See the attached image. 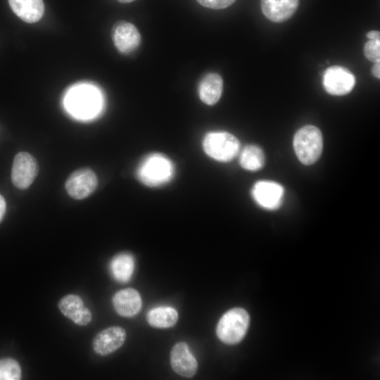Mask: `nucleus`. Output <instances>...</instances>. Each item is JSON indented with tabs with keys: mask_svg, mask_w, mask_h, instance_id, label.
<instances>
[{
	"mask_svg": "<svg viewBox=\"0 0 380 380\" xmlns=\"http://www.w3.org/2000/svg\"><path fill=\"white\" fill-rule=\"evenodd\" d=\"M136 175L143 184L149 187H158L172 180L175 175V165L165 155L152 153L141 160Z\"/></svg>",
	"mask_w": 380,
	"mask_h": 380,
	"instance_id": "obj_1",
	"label": "nucleus"
},
{
	"mask_svg": "<svg viewBox=\"0 0 380 380\" xmlns=\"http://www.w3.org/2000/svg\"><path fill=\"white\" fill-rule=\"evenodd\" d=\"M21 378L19 363L12 358L0 360V380H18Z\"/></svg>",
	"mask_w": 380,
	"mask_h": 380,
	"instance_id": "obj_21",
	"label": "nucleus"
},
{
	"mask_svg": "<svg viewBox=\"0 0 380 380\" xmlns=\"http://www.w3.org/2000/svg\"><path fill=\"white\" fill-rule=\"evenodd\" d=\"M103 101L97 89L91 86H79L70 90L65 98V107L72 115L80 119L97 115Z\"/></svg>",
	"mask_w": 380,
	"mask_h": 380,
	"instance_id": "obj_2",
	"label": "nucleus"
},
{
	"mask_svg": "<svg viewBox=\"0 0 380 380\" xmlns=\"http://www.w3.org/2000/svg\"><path fill=\"white\" fill-rule=\"evenodd\" d=\"M111 38L117 50L123 54L135 51L141 43V34L132 23L119 20L111 29Z\"/></svg>",
	"mask_w": 380,
	"mask_h": 380,
	"instance_id": "obj_9",
	"label": "nucleus"
},
{
	"mask_svg": "<svg viewBox=\"0 0 380 380\" xmlns=\"http://www.w3.org/2000/svg\"><path fill=\"white\" fill-rule=\"evenodd\" d=\"M84 307L82 299L75 294H68L63 296L58 303L61 313L71 320Z\"/></svg>",
	"mask_w": 380,
	"mask_h": 380,
	"instance_id": "obj_20",
	"label": "nucleus"
},
{
	"mask_svg": "<svg viewBox=\"0 0 380 380\" xmlns=\"http://www.w3.org/2000/svg\"><path fill=\"white\" fill-rule=\"evenodd\" d=\"M284 191L283 186L279 183L262 180L254 184L252 196L261 207L267 210H276L282 203Z\"/></svg>",
	"mask_w": 380,
	"mask_h": 380,
	"instance_id": "obj_10",
	"label": "nucleus"
},
{
	"mask_svg": "<svg viewBox=\"0 0 380 380\" xmlns=\"http://www.w3.org/2000/svg\"><path fill=\"white\" fill-rule=\"evenodd\" d=\"M146 319L148 324L153 327L168 328L177 322L178 313L172 307L160 306L149 310Z\"/></svg>",
	"mask_w": 380,
	"mask_h": 380,
	"instance_id": "obj_18",
	"label": "nucleus"
},
{
	"mask_svg": "<svg viewBox=\"0 0 380 380\" xmlns=\"http://www.w3.org/2000/svg\"><path fill=\"white\" fill-rule=\"evenodd\" d=\"M113 307L118 314L122 317H132L141 308V298L139 292L132 288L116 292L112 299Z\"/></svg>",
	"mask_w": 380,
	"mask_h": 380,
	"instance_id": "obj_14",
	"label": "nucleus"
},
{
	"mask_svg": "<svg viewBox=\"0 0 380 380\" xmlns=\"http://www.w3.org/2000/svg\"><path fill=\"white\" fill-rule=\"evenodd\" d=\"M372 74L374 77L379 79L380 77V63L379 62L374 63V65L372 69Z\"/></svg>",
	"mask_w": 380,
	"mask_h": 380,
	"instance_id": "obj_26",
	"label": "nucleus"
},
{
	"mask_svg": "<svg viewBox=\"0 0 380 380\" xmlns=\"http://www.w3.org/2000/svg\"><path fill=\"white\" fill-rule=\"evenodd\" d=\"M201 6L213 8L222 9L231 6L236 0H196Z\"/></svg>",
	"mask_w": 380,
	"mask_h": 380,
	"instance_id": "obj_23",
	"label": "nucleus"
},
{
	"mask_svg": "<svg viewBox=\"0 0 380 380\" xmlns=\"http://www.w3.org/2000/svg\"><path fill=\"white\" fill-rule=\"evenodd\" d=\"M223 91V80L215 72L205 75L198 84V95L204 103L213 106L220 99Z\"/></svg>",
	"mask_w": 380,
	"mask_h": 380,
	"instance_id": "obj_16",
	"label": "nucleus"
},
{
	"mask_svg": "<svg viewBox=\"0 0 380 380\" xmlns=\"http://www.w3.org/2000/svg\"><path fill=\"white\" fill-rule=\"evenodd\" d=\"M6 209V203L3 196L0 194V222L2 221Z\"/></svg>",
	"mask_w": 380,
	"mask_h": 380,
	"instance_id": "obj_25",
	"label": "nucleus"
},
{
	"mask_svg": "<svg viewBox=\"0 0 380 380\" xmlns=\"http://www.w3.org/2000/svg\"><path fill=\"white\" fill-rule=\"evenodd\" d=\"M13 12L27 23L38 22L44 15L43 0H8Z\"/></svg>",
	"mask_w": 380,
	"mask_h": 380,
	"instance_id": "obj_15",
	"label": "nucleus"
},
{
	"mask_svg": "<svg viewBox=\"0 0 380 380\" xmlns=\"http://www.w3.org/2000/svg\"><path fill=\"white\" fill-rule=\"evenodd\" d=\"M117 1L122 4H127V3L133 2L135 0H117Z\"/></svg>",
	"mask_w": 380,
	"mask_h": 380,
	"instance_id": "obj_28",
	"label": "nucleus"
},
{
	"mask_svg": "<svg viewBox=\"0 0 380 380\" xmlns=\"http://www.w3.org/2000/svg\"><path fill=\"white\" fill-rule=\"evenodd\" d=\"M125 339L126 331L123 328L110 327L97 334L93 340V349L98 355H107L120 348Z\"/></svg>",
	"mask_w": 380,
	"mask_h": 380,
	"instance_id": "obj_11",
	"label": "nucleus"
},
{
	"mask_svg": "<svg viewBox=\"0 0 380 380\" xmlns=\"http://www.w3.org/2000/svg\"><path fill=\"white\" fill-rule=\"evenodd\" d=\"M299 0H260L263 15L270 21L282 23L296 11Z\"/></svg>",
	"mask_w": 380,
	"mask_h": 380,
	"instance_id": "obj_13",
	"label": "nucleus"
},
{
	"mask_svg": "<svg viewBox=\"0 0 380 380\" xmlns=\"http://www.w3.org/2000/svg\"><path fill=\"white\" fill-rule=\"evenodd\" d=\"M98 185V179L89 168L79 169L73 172L65 182V189L69 196L81 200L91 194Z\"/></svg>",
	"mask_w": 380,
	"mask_h": 380,
	"instance_id": "obj_8",
	"label": "nucleus"
},
{
	"mask_svg": "<svg viewBox=\"0 0 380 380\" xmlns=\"http://www.w3.org/2000/svg\"><path fill=\"white\" fill-rule=\"evenodd\" d=\"M250 323L248 312L241 308L227 311L220 319L216 334L226 344H236L245 336Z\"/></svg>",
	"mask_w": 380,
	"mask_h": 380,
	"instance_id": "obj_4",
	"label": "nucleus"
},
{
	"mask_svg": "<svg viewBox=\"0 0 380 380\" xmlns=\"http://www.w3.org/2000/svg\"><path fill=\"white\" fill-rule=\"evenodd\" d=\"M293 148L298 160L310 165L319 158L323 148V138L319 128L305 125L299 129L293 137Z\"/></svg>",
	"mask_w": 380,
	"mask_h": 380,
	"instance_id": "obj_3",
	"label": "nucleus"
},
{
	"mask_svg": "<svg viewBox=\"0 0 380 380\" xmlns=\"http://www.w3.org/2000/svg\"><path fill=\"white\" fill-rule=\"evenodd\" d=\"M134 258L129 253H121L113 258L110 262V270L115 280L119 282L128 281L134 272Z\"/></svg>",
	"mask_w": 380,
	"mask_h": 380,
	"instance_id": "obj_17",
	"label": "nucleus"
},
{
	"mask_svg": "<svg viewBox=\"0 0 380 380\" xmlns=\"http://www.w3.org/2000/svg\"><path fill=\"white\" fill-rule=\"evenodd\" d=\"M322 83L328 94L343 96L352 91L355 85V77L348 69L334 65L325 70Z\"/></svg>",
	"mask_w": 380,
	"mask_h": 380,
	"instance_id": "obj_7",
	"label": "nucleus"
},
{
	"mask_svg": "<svg viewBox=\"0 0 380 380\" xmlns=\"http://www.w3.org/2000/svg\"><path fill=\"white\" fill-rule=\"evenodd\" d=\"M39 171L36 159L27 152H20L14 158L11 169L13 184L20 189H27Z\"/></svg>",
	"mask_w": 380,
	"mask_h": 380,
	"instance_id": "obj_6",
	"label": "nucleus"
},
{
	"mask_svg": "<svg viewBox=\"0 0 380 380\" xmlns=\"http://www.w3.org/2000/svg\"><path fill=\"white\" fill-rule=\"evenodd\" d=\"M364 54L369 61L380 62V39H369L365 44Z\"/></svg>",
	"mask_w": 380,
	"mask_h": 380,
	"instance_id": "obj_22",
	"label": "nucleus"
},
{
	"mask_svg": "<svg viewBox=\"0 0 380 380\" xmlns=\"http://www.w3.org/2000/svg\"><path fill=\"white\" fill-rule=\"evenodd\" d=\"M265 155L262 150L256 145H248L242 150L239 163L248 171H258L265 165Z\"/></svg>",
	"mask_w": 380,
	"mask_h": 380,
	"instance_id": "obj_19",
	"label": "nucleus"
},
{
	"mask_svg": "<svg viewBox=\"0 0 380 380\" xmlns=\"http://www.w3.org/2000/svg\"><path fill=\"white\" fill-rule=\"evenodd\" d=\"M202 146L210 158L220 162H229L238 155L240 142L229 132L213 131L205 135Z\"/></svg>",
	"mask_w": 380,
	"mask_h": 380,
	"instance_id": "obj_5",
	"label": "nucleus"
},
{
	"mask_svg": "<svg viewBox=\"0 0 380 380\" xmlns=\"http://www.w3.org/2000/svg\"><path fill=\"white\" fill-rule=\"evenodd\" d=\"M172 369L179 375L184 377L193 376L198 368L197 360L184 342L177 343L170 352Z\"/></svg>",
	"mask_w": 380,
	"mask_h": 380,
	"instance_id": "obj_12",
	"label": "nucleus"
},
{
	"mask_svg": "<svg viewBox=\"0 0 380 380\" xmlns=\"http://www.w3.org/2000/svg\"><path fill=\"white\" fill-rule=\"evenodd\" d=\"M92 316L90 310L84 307L72 321L79 326H86L91 320Z\"/></svg>",
	"mask_w": 380,
	"mask_h": 380,
	"instance_id": "obj_24",
	"label": "nucleus"
},
{
	"mask_svg": "<svg viewBox=\"0 0 380 380\" xmlns=\"http://www.w3.org/2000/svg\"><path fill=\"white\" fill-rule=\"evenodd\" d=\"M366 36L369 39H379L380 32L376 30H372L368 32Z\"/></svg>",
	"mask_w": 380,
	"mask_h": 380,
	"instance_id": "obj_27",
	"label": "nucleus"
}]
</instances>
